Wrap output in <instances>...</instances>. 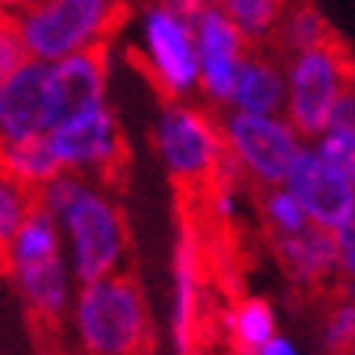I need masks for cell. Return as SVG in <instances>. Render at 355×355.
<instances>
[{"instance_id": "cell-1", "label": "cell", "mask_w": 355, "mask_h": 355, "mask_svg": "<svg viewBox=\"0 0 355 355\" xmlns=\"http://www.w3.org/2000/svg\"><path fill=\"white\" fill-rule=\"evenodd\" d=\"M36 202L53 212L65 238V258L78 284H92L124 270L128 222L111 189L95 176L59 173L36 193Z\"/></svg>"}, {"instance_id": "cell-2", "label": "cell", "mask_w": 355, "mask_h": 355, "mask_svg": "<svg viewBox=\"0 0 355 355\" xmlns=\"http://www.w3.org/2000/svg\"><path fill=\"white\" fill-rule=\"evenodd\" d=\"M69 320L85 355H137L150 329L144 291L124 270L78 284Z\"/></svg>"}, {"instance_id": "cell-3", "label": "cell", "mask_w": 355, "mask_h": 355, "mask_svg": "<svg viewBox=\"0 0 355 355\" xmlns=\"http://www.w3.org/2000/svg\"><path fill=\"white\" fill-rule=\"evenodd\" d=\"M157 160L170 180L183 186H209L225 166V140L218 111L193 98L163 101L150 128Z\"/></svg>"}, {"instance_id": "cell-4", "label": "cell", "mask_w": 355, "mask_h": 355, "mask_svg": "<svg viewBox=\"0 0 355 355\" xmlns=\"http://www.w3.org/2000/svg\"><path fill=\"white\" fill-rule=\"evenodd\" d=\"M121 20V0H36L17 13L26 55L59 62L76 53L105 49Z\"/></svg>"}, {"instance_id": "cell-5", "label": "cell", "mask_w": 355, "mask_h": 355, "mask_svg": "<svg viewBox=\"0 0 355 355\" xmlns=\"http://www.w3.org/2000/svg\"><path fill=\"white\" fill-rule=\"evenodd\" d=\"M134 46L144 72L166 101L199 95V53L189 17L163 0H144L134 17Z\"/></svg>"}, {"instance_id": "cell-6", "label": "cell", "mask_w": 355, "mask_h": 355, "mask_svg": "<svg viewBox=\"0 0 355 355\" xmlns=\"http://www.w3.org/2000/svg\"><path fill=\"white\" fill-rule=\"evenodd\" d=\"M284 72H287L284 118L300 130L306 144H313L329 130L336 101L355 82L352 59L336 40H329L323 46L284 55Z\"/></svg>"}, {"instance_id": "cell-7", "label": "cell", "mask_w": 355, "mask_h": 355, "mask_svg": "<svg viewBox=\"0 0 355 355\" xmlns=\"http://www.w3.org/2000/svg\"><path fill=\"white\" fill-rule=\"evenodd\" d=\"M225 163L254 189H270L287 180L297 153L306 147L300 130L284 114H245L218 111Z\"/></svg>"}, {"instance_id": "cell-8", "label": "cell", "mask_w": 355, "mask_h": 355, "mask_svg": "<svg viewBox=\"0 0 355 355\" xmlns=\"http://www.w3.org/2000/svg\"><path fill=\"white\" fill-rule=\"evenodd\" d=\"M55 160L65 173L78 176H108L124 157V134H121L118 114L108 101H95L88 108L76 111L55 124L49 134Z\"/></svg>"}, {"instance_id": "cell-9", "label": "cell", "mask_w": 355, "mask_h": 355, "mask_svg": "<svg viewBox=\"0 0 355 355\" xmlns=\"http://www.w3.org/2000/svg\"><path fill=\"white\" fill-rule=\"evenodd\" d=\"M62 121L55 95L53 62L26 59L0 82V144L23 137H46Z\"/></svg>"}, {"instance_id": "cell-10", "label": "cell", "mask_w": 355, "mask_h": 355, "mask_svg": "<svg viewBox=\"0 0 355 355\" xmlns=\"http://www.w3.org/2000/svg\"><path fill=\"white\" fill-rule=\"evenodd\" d=\"M202 320V238L193 222H180L170 251V349L173 355H199Z\"/></svg>"}, {"instance_id": "cell-11", "label": "cell", "mask_w": 355, "mask_h": 355, "mask_svg": "<svg viewBox=\"0 0 355 355\" xmlns=\"http://www.w3.org/2000/svg\"><path fill=\"white\" fill-rule=\"evenodd\" d=\"M196 53H199V101L222 111L228 105L238 69L245 62L248 43L222 7H202L193 20Z\"/></svg>"}, {"instance_id": "cell-12", "label": "cell", "mask_w": 355, "mask_h": 355, "mask_svg": "<svg viewBox=\"0 0 355 355\" xmlns=\"http://www.w3.org/2000/svg\"><path fill=\"white\" fill-rule=\"evenodd\" d=\"M284 186L300 199L313 225L326 228V232H339L355 216V186L313 144H306L297 153Z\"/></svg>"}, {"instance_id": "cell-13", "label": "cell", "mask_w": 355, "mask_h": 355, "mask_svg": "<svg viewBox=\"0 0 355 355\" xmlns=\"http://www.w3.org/2000/svg\"><path fill=\"white\" fill-rule=\"evenodd\" d=\"M284 105H287L284 55L274 46H251L238 69L225 108L245 111V114H284Z\"/></svg>"}, {"instance_id": "cell-14", "label": "cell", "mask_w": 355, "mask_h": 355, "mask_svg": "<svg viewBox=\"0 0 355 355\" xmlns=\"http://www.w3.org/2000/svg\"><path fill=\"white\" fill-rule=\"evenodd\" d=\"M270 251L284 277L300 291L326 287L329 280H339L336 274V235L320 225H306L297 235L270 238Z\"/></svg>"}, {"instance_id": "cell-15", "label": "cell", "mask_w": 355, "mask_h": 355, "mask_svg": "<svg viewBox=\"0 0 355 355\" xmlns=\"http://www.w3.org/2000/svg\"><path fill=\"white\" fill-rule=\"evenodd\" d=\"M10 277L17 284L20 297L26 300V306L40 320H46V323H55V320H62L65 313L72 310L78 280L72 274V268H69L65 254L40 261V264L17 268V270H10Z\"/></svg>"}, {"instance_id": "cell-16", "label": "cell", "mask_w": 355, "mask_h": 355, "mask_svg": "<svg viewBox=\"0 0 355 355\" xmlns=\"http://www.w3.org/2000/svg\"><path fill=\"white\" fill-rule=\"evenodd\" d=\"M53 82L62 105V118L95 101H108V55L105 49H88V53L59 59L53 62Z\"/></svg>"}, {"instance_id": "cell-17", "label": "cell", "mask_w": 355, "mask_h": 355, "mask_svg": "<svg viewBox=\"0 0 355 355\" xmlns=\"http://www.w3.org/2000/svg\"><path fill=\"white\" fill-rule=\"evenodd\" d=\"M277 310L264 297H241L225 313V336L235 355H254L270 336H277Z\"/></svg>"}, {"instance_id": "cell-18", "label": "cell", "mask_w": 355, "mask_h": 355, "mask_svg": "<svg viewBox=\"0 0 355 355\" xmlns=\"http://www.w3.org/2000/svg\"><path fill=\"white\" fill-rule=\"evenodd\" d=\"M0 166L10 173L13 180L30 186L33 193H40L49 180H55L62 173L53 147H49V137H23L0 144Z\"/></svg>"}, {"instance_id": "cell-19", "label": "cell", "mask_w": 355, "mask_h": 355, "mask_svg": "<svg viewBox=\"0 0 355 355\" xmlns=\"http://www.w3.org/2000/svg\"><path fill=\"white\" fill-rule=\"evenodd\" d=\"M333 40L329 33V23L326 17L310 0H291L287 10L280 17V26L274 33V49L280 55H291V53H300V49H313V46H323Z\"/></svg>"}, {"instance_id": "cell-20", "label": "cell", "mask_w": 355, "mask_h": 355, "mask_svg": "<svg viewBox=\"0 0 355 355\" xmlns=\"http://www.w3.org/2000/svg\"><path fill=\"white\" fill-rule=\"evenodd\" d=\"M287 3L291 0H225L222 10L232 17L251 46H270Z\"/></svg>"}, {"instance_id": "cell-21", "label": "cell", "mask_w": 355, "mask_h": 355, "mask_svg": "<svg viewBox=\"0 0 355 355\" xmlns=\"http://www.w3.org/2000/svg\"><path fill=\"white\" fill-rule=\"evenodd\" d=\"M258 216L261 225L270 238H287L303 232L306 225H313L306 209L300 205V199L287 189V186H270V189H258Z\"/></svg>"}, {"instance_id": "cell-22", "label": "cell", "mask_w": 355, "mask_h": 355, "mask_svg": "<svg viewBox=\"0 0 355 355\" xmlns=\"http://www.w3.org/2000/svg\"><path fill=\"white\" fill-rule=\"evenodd\" d=\"M320 349L323 355H349L355 349V293L345 291L323 310Z\"/></svg>"}, {"instance_id": "cell-23", "label": "cell", "mask_w": 355, "mask_h": 355, "mask_svg": "<svg viewBox=\"0 0 355 355\" xmlns=\"http://www.w3.org/2000/svg\"><path fill=\"white\" fill-rule=\"evenodd\" d=\"M33 209H36V193L0 166V258Z\"/></svg>"}, {"instance_id": "cell-24", "label": "cell", "mask_w": 355, "mask_h": 355, "mask_svg": "<svg viewBox=\"0 0 355 355\" xmlns=\"http://www.w3.org/2000/svg\"><path fill=\"white\" fill-rule=\"evenodd\" d=\"M245 180L238 176L232 166H222L216 180L209 183V209H212V216L218 222H225V225H235L238 218L245 216V205H248V196H245Z\"/></svg>"}, {"instance_id": "cell-25", "label": "cell", "mask_w": 355, "mask_h": 355, "mask_svg": "<svg viewBox=\"0 0 355 355\" xmlns=\"http://www.w3.org/2000/svg\"><path fill=\"white\" fill-rule=\"evenodd\" d=\"M313 147L333 166H339L345 173V180L355 186V130H329L320 140H313Z\"/></svg>"}, {"instance_id": "cell-26", "label": "cell", "mask_w": 355, "mask_h": 355, "mask_svg": "<svg viewBox=\"0 0 355 355\" xmlns=\"http://www.w3.org/2000/svg\"><path fill=\"white\" fill-rule=\"evenodd\" d=\"M26 59H30V55H26L20 30H17V17L0 13V82L10 76L17 65L26 62Z\"/></svg>"}, {"instance_id": "cell-27", "label": "cell", "mask_w": 355, "mask_h": 355, "mask_svg": "<svg viewBox=\"0 0 355 355\" xmlns=\"http://www.w3.org/2000/svg\"><path fill=\"white\" fill-rule=\"evenodd\" d=\"M333 235H336V274L345 284V291H355V216Z\"/></svg>"}, {"instance_id": "cell-28", "label": "cell", "mask_w": 355, "mask_h": 355, "mask_svg": "<svg viewBox=\"0 0 355 355\" xmlns=\"http://www.w3.org/2000/svg\"><path fill=\"white\" fill-rule=\"evenodd\" d=\"M329 130H355V82L345 88L329 114ZM326 130V134H329Z\"/></svg>"}, {"instance_id": "cell-29", "label": "cell", "mask_w": 355, "mask_h": 355, "mask_svg": "<svg viewBox=\"0 0 355 355\" xmlns=\"http://www.w3.org/2000/svg\"><path fill=\"white\" fill-rule=\"evenodd\" d=\"M254 355H306L303 352V345L293 339V336H287V333H277V336H270L268 343L261 345Z\"/></svg>"}, {"instance_id": "cell-30", "label": "cell", "mask_w": 355, "mask_h": 355, "mask_svg": "<svg viewBox=\"0 0 355 355\" xmlns=\"http://www.w3.org/2000/svg\"><path fill=\"white\" fill-rule=\"evenodd\" d=\"M36 0H0V13H10V17H17V13H23L26 7H33Z\"/></svg>"}, {"instance_id": "cell-31", "label": "cell", "mask_w": 355, "mask_h": 355, "mask_svg": "<svg viewBox=\"0 0 355 355\" xmlns=\"http://www.w3.org/2000/svg\"><path fill=\"white\" fill-rule=\"evenodd\" d=\"M199 3H202V7H222L225 0H199Z\"/></svg>"}, {"instance_id": "cell-32", "label": "cell", "mask_w": 355, "mask_h": 355, "mask_svg": "<svg viewBox=\"0 0 355 355\" xmlns=\"http://www.w3.org/2000/svg\"><path fill=\"white\" fill-rule=\"evenodd\" d=\"M349 355H355V349H352V352H349Z\"/></svg>"}, {"instance_id": "cell-33", "label": "cell", "mask_w": 355, "mask_h": 355, "mask_svg": "<svg viewBox=\"0 0 355 355\" xmlns=\"http://www.w3.org/2000/svg\"><path fill=\"white\" fill-rule=\"evenodd\" d=\"M349 293H355V291H349Z\"/></svg>"}]
</instances>
